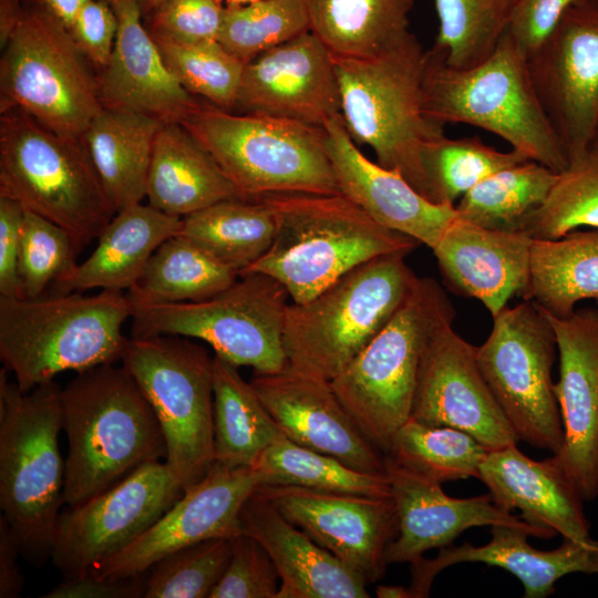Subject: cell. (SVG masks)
I'll use <instances>...</instances> for the list:
<instances>
[{
	"instance_id": "obj_1",
	"label": "cell",
	"mask_w": 598,
	"mask_h": 598,
	"mask_svg": "<svg viewBox=\"0 0 598 598\" xmlns=\"http://www.w3.org/2000/svg\"><path fill=\"white\" fill-rule=\"evenodd\" d=\"M64 503L76 506L142 465L166 458V443L150 403L130 372L114 363L82 372L61 389Z\"/></svg>"
},
{
	"instance_id": "obj_2",
	"label": "cell",
	"mask_w": 598,
	"mask_h": 598,
	"mask_svg": "<svg viewBox=\"0 0 598 598\" xmlns=\"http://www.w3.org/2000/svg\"><path fill=\"white\" fill-rule=\"evenodd\" d=\"M260 198L275 215L274 241L240 275L272 277L295 303L312 299L364 261L392 252L409 255L420 245L380 225L341 193H283Z\"/></svg>"
},
{
	"instance_id": "obj_3",
	"label": "cell",
	"mask_w": 598,
	"mask_h": 598,
	"mask_svg": "<svg viewBox=\"0 0 598 598\" xmlns=\"http://www.w3.org/2000/svg\"><path fill=\"white\" fill-rule=\"evenodd\" d=\"M133 306L123 291L0 296V358L28 392L65 372H82L122 359L123 324Z\"/></svg>"
},
{
	"instance_id": "obj_4",
	"label": "cell",
	"mask_w": 598,
	"mask_h": 598,
	"mask_svg": "<svg viewBox=\"0 0 598 598\" xmlns=\"http://www.w3.org/2000/svg\"><path fill=\"white\" fill-rule=\"evenodd\" d=\"M0 371V507L22 556L34 566L51 558L64 504L61 388L52 382L28 392Z\"/></svg>"
},
{
	"instance_id": "obj_5",
	"label": "cell",
	"mask_w": 598,
	"mask_h": 598,
	"mask_svg": "<svg viewBox=\"0 0 598 598\" xmlns=\"http://www.w3.org/2000/svg\"><path fill=\"white\" fill-rule=\"evenodd\" d=\"M423 107L444 125L463 123L491 132L555 173L569 165L536 94L527 56L506 31L485 60L467 69L446 64L434 48L426 51Z\"/></svg>"
},
{
	"instance_id": "obj_6",
	"label": "cell",
	"mask_w": 598,
	"mask_h": 598,
	"mask_svg": "<svg viewBox=\"0 0 598 598\" xmlns=\"http://www.w3.org/2000/svg\"><path fill=\"white\" fill-rule=\"evenodd\" d=\"M333 59L341 116L352 141L369 145L378 164L398 172L430 200L422 151L445 135V125L424 112L426 51L417 38L411 33L375 58Z\"/></svg>"
},
{
	"instance_id": "obj_7",
	"label": "cell",
	"mask_w": 598,
	"mask_h": 598,
	"mask_svg": "<svg viewBox=\"0 0 598 598\" xmlns=\"http://www.w3.org/2000/svg\"><path fill=\"white\" fill-rule=\"evenodd\" d=\"M408 255L378 256L352 268L312 299L288 306L287 369L331 381L391 319L417 276Z\"/></svg>"
},
{
	"instance_id": "obj_8",
	"label": "cell",
	"mask_w": 598,
	"mask_h": 598,
	"mask_svg": "<svg viewBox=\"0 0 598 598\" xmlns=\"http://www.w3.org/2000/svg\"><path fill=\"white\" fill-rule=\"evenodd\" d=\"M217 162L244 199L340 194L323 127L199 104L179 123Z\"/></svg>"
},
{
	"instance_id": "obj_9",
	"label": "cell",
	"mask_w": 598,
	"mask_h": 598,
	"mask_svg": "<svg viewBox=\"0 0 598 598\" xmlns=\"http://www.w3.org/2000/svg\"><path fill=\"white\" fill-rule=\"evenodd\" d=\"M0 196L64 228L78 249L117 213L82 140L62 136L18 109L1 113Z\"/></svg>"
},
{
	"instance_id": "obj_10",
	"label": "cell",
	"mask_w": 598,
	"mask_h": 598,
	"mask_svg": "<svg viewBox=\"0 0 598 598\" xmlns=\"http://www.w3.org/2000/svg\"><path fill=\"white\" fill-rule=\"evenodd\" d=\"M454 309L440 285L417 277L411 291L331 386L363 434L385 455L411 417L424 350Z\"/></svg>"
},
{
	"instance_id": "obj_11",
	"label": "cell",
	"mask_w": 598,
	"mask_h": 598,
	"mask_svg": "<svg viewBox=\"0 0 598 598\" xmlns=\"http://www.w3.org/2000/svg\"><path fill=\"white\" fill-rule=\"evenodd\" d=\"M289 293L272 277L244 274L221 292L194 302L133 306V337L202 340L215 354L259 374L287 368L283 330Z\"/></svg>"
},
{
	"instance_id": "obj_12",
	"label": "cell",
	"mask_w": 598,
	"mask_h": 598,
	"mask_svg": "<svg viewBox=\"0 0 598 598\" xmlns=\"http://www.w3.org/2000/svg\"><path fill=\"white\" fill-rule=\"evenodd\" d=\"M122 365L154 411L184 489L215 463L213 357L177 336L127 338Z\"/></svg>"
},
{
	"instance_id": "obj_13",
	"label": "cell",
	"mask_w": 598,
	"mask_h": 598,
	"mask_svg": "<svg viewBox=\"0 0 598 598\" xmlns=\"http://www.w3.org/2000/svg\"><path fill=\"white\" fill-rule=\"evenodd\" d=\"M83 56L47 10L23 11L1 56V113L21 110L55 133L81 140L103 107Z\"/></svg>"
},
{
	"instance_id": "obj_14",
	"label": "cell",
	"mask_w": 598,
	"mask_h": 598,
	"mask_svg": "<svg viewBox=\"0 0 598 598\" xmlns=\"http://www.w3.org/2000/svg\"><path fill=\"white\" fill-rule=\"evenodd\" d=\"M556 350L545 312L525 299L493 317L487 339L476 347L480 370L518 439L553 454L564 442L551 379Z\"/></svg>"
},
{
	"instance_id": "obj_15",
	"label": "cell",
	"mask_w": 598,
	"mask_h": 598,
	"mask_svg": "<svg viewBox=\"0 0 598 598\" xmlns=\"http://www.w3.org/2000/svg\"><path fill=\"white\" fill-rule=\"evenodd\" d=\"M167 463L142 465L117 484L61 513L51 559L64 579L86 576L146 532L183 494Z\"/></svg>"
},
{
	"instance_id": "obj_16",
	"label": "cell",
	"mask_w": 598,
	"mask_h": 598,
	"mask_svg": "<svg viewBox=\"0 0 598 598\" xmlns=\"http://www.w3.org/2000/svg\"><path fill=\"white\" fill-rule=\"evenodd\" d=\"M527 64L570 164L588 152L598 121V0L574 2Z\"/></svg>"
},
{
	"instance_id": "obj_17",
	"label": "cell",
	"mask_w": 598,
	"mask_h": 598,
	"mask_svg": "<svg viewBox=\"0 0 598 598\" xmlns=\"http://www.w3.org/2000/svg\"><path fill=\"white\" fill-rule=\"evenodd\" d=\"M258 485L260 476L251 466L229 467L215 462L146 532L87 575L110 579L143 576L178 549L241 534L239 513Z\"/></svg>"
},
{
	"instance_id": "obj_18",
	"label": "cell",
	"mask_w": 598,
	"mask_h": 598,
	"mask_svg": "<svg viewBox=\"0 0 598 598\" xmlns=\"http://www.w3.org/2000/svg\"><path fill=\"white\" fill-rule=\"evenodd\" d=\"M452 324L439 328L424 350L411 419L463 431L488 451L517 444L516 432L480 370L476 347Z\"/></svg>"
},
{
	"instance_id": "obj_19",
	"label": "cell",
	"mask_w": 598,
	"mask_h": 598,
	"mask_svg": "<svg viewBox=\"0 0 598 598\" xmlns=\"http://www.w3.org/2000/svg\"><path fill=\"white\" fill-rule=\"evenodd\" d=\"M256 492L318 545L358 571L367 582H375L384 576L386 548L399 530L391 496L289 485H258Z\"/></svg>"
},
{
	"instance_id": "obj_20",
	"label": "cell",
	"mask_w": 598,
	"mask_h": 598,
	"mask_svg": "<svg viewBox=\"0 0 598 598\" xmlns=\"http://www.w3.org/2000/svg\"><path fill=\"white\" fill-rule=\"evenodd\" d=\"M544 312L559 354L554 392L564 442L553 457L584 501H591L598 496V308L576 309L567 317Z\"/></svg>"
},
{
	"instance_id": "obj_21",
	"label": "cell",
	"mask_w": 598,
	"mask_h": 598,
	"mask_svg": "<svg viewBox=\"0 0 598 598\" xmlns=\"http://www.w3.org/2000/svg\"><path fill=\"white\" fill-rule=\"evenodd\" d=\"M323 127L341 114L334 59L311 32L245 64L234 109Z\"/></svg>"
},
{
	"instance_id": "obj_22",
	"label": "cell",
	"mask_w": 598,
	"mask_h": 598,
	"mask_svg": "<svg viewBox=\"0 0 598 598\" xmlns=\"http://www.w3.org/2000/svg\"><path fill=\"white\" fill-rule=\"evenodd\" d=\"M281 434L360 472L385 475V455L363 434L330 381L290 369L250 380Z\"/></svg>"
},
{
	"instance_id": "obj_23",
	"label": "cell",
	"mask_w": 598,
	"mask_h": 598,
	"mask_svg": "<svg viewBox=\"0 0 598 598\" xmlns=\"http://www.w3.org/2000/svg\"><path fill=\"white\" fill-rule=\"evenodd\" d=\"M384 467L399 523L398 535L386 548L388 564L416 563L427 550L451 545L464 530L475 526H516L540 538L556 534L499 507L489 493L454 498L443 492L442 484L398 464L388 455Z\"/></svg>"
},
{
	"instance_id": "obj_24",
	"label": "cell",
	"mask_w": 598,
	"mask_h": 598,
	"mask_svg": "<svg viewBox=\"0 0 598 598\" xmlns=\"http://www.w3.org/2000/svg\"><path fill=\"white\" fill-rule=\"evenodd\" d=\"M323 128L340 193L380 225L432 249L458 217L455 205L429 200L398 172L365 157L347 132L341 114Z\"/></svg>"
},
{
	"instance_id": "obj_25",
	"label": "cell",
	"mask_w": 598,
	"mask_h": 598,
	"mask_svg": "<svg viewBox=\"0 0 598 598\" xmlns=\"http://www.w3.org/2000/svg\"><path fill=\"white\" fill-rule=\"evenodd\" d=\"M106 1L118 27L111 58L96 79L102 105L140 112L162 123H181L200 103L167 68L142 23L137 0Z\"/></svg>"
},
{
	"instance_id": "obj_26",
	"label": "cell",
	"mask_w": 598,
	"mask_h": 598,
	"mask_svg": "<svg viewBox=\"0 0 598 598\" xmlns=\"http://www.w3.org/2000/svg\"><path fill=\"white\" fill-rule=\"evenodd\" d=\"M528 536L530 533L520 527L494 525L491 526V540L485 545L451 544L440 548L433 559L422 557L411 564L410 597H427L437 574L461 563H483L509 571L523 584L525 598L551 595L556 581L569 574L598 575V540L564 539L559 547L542 550L528 544Z\"/></svg>"
},
{
	"instance_id": "obj_27",
	"label": "cell",
	"mask_w": 598,
	"mask_h": 598,
	"mask_svg": "<svg viewBox=\"0 0 598 598\" xmlns=\"http://www.w3.org/2000/svg\"><path fill=\"white\" fill-rule=\"evenodd\" d=\"M534 239L525 231L484 228L457 217L432 248L451 288L480 300L492 318L530 281Z\"/></svg>"
},
{
	"instance_id": "obj_28",
	"label": "cell",
	"mask_w": 598,
	"mask_h": 598,
	"mask_svg": "<svg viewBox=\"0 0 598 598\" xmlns=\"http://www.w3.org/2000/svg\"><path fill=\"white\" fill-rule=\"evenodd\" d=\"M241 532L270 555L279 574L277 598H368L365 579L256 491L239 513Z\"/></svg>"
},
{
	"instance_id": "obj_29",
	"label": "cell",
	"mask_w": 598,
	"mask_h": 598,
	"mask_svg": "<svg viewBox=\"0 0 598 598\" xmlns=\"http://www.w3.org/2000/svg\"><path fill=\"white\" fill-rule=\"evenodd\" d=\"M478 478L488 487L495 504L508 512L520 511L526 522L550 528L564 539H592L584 498L553 456L536 461L516 444L488 451Z\"/></svg>"
},
{
	"instance_id": "obj_30",
	"label": "cell",
	"mask_w": 598,
	"mask_h": 598,
	"mask_svg": "<svg viewBox=\"0 0 598 598\" xmlns=\"http://www.w3.org/2000/svg\"><path fill=\"white\" fill-rule=\"evenodd\" d=\"M182 219L142 203L117 212L92 254L55 282L59 293L131 289L155 250L179 234Z\"/></svg>"
},
{
	"instance_id": "obj_31",
	"label": "cell",
	"mask_w": 598,
	"mask_h": 598,
	"mask_svg": "<svg viewBox=\"0 0 598 598\" xmlns=\"http://www.w3.org/2000/svg\"><path fill=\"white\" fill-rule=\"evenodd\" d=\"M146 197L154 208L181 218L220 200L243 198L215 158L179 123H164L156 135Z\"/></svg>"
},
{
	"instance_id": "obj_32",
	"label": "cell",
	"mask_w": 598,
	"mask_h": 598,
	"mask_svg": "<svg viewBox=\"0 0 598 598\" xmlns=\"http://www.w3.org/2000/svg\"><path fill=\"white\" fill-rule=\"evenodd\" d=\"M163 124L140 112L103 106L84 132L81 140L116 212L146 197L154 142Z\"/></svg>"
},
{
	"instance_id": "obj_33",
	"label": "cell",
	"mask_w": 598,
	"mask_h": 598,
	"mask_svg": "<svg viewBox=\"0 0 598 598\" xmlns=\"http://www.w3.org/2000/svg\"><path fill=\"white\" fill-rule=\"evenodd\" d=\"M415 0H306L310 31L333 58L370 59L404 42Z\"/></svg>"
},
{
	"instance_id": "obj_34",
	"label": "cell",
	"mask_w": 598,
	"mask_h": 598,
	"mask_svg": "<svg viewBox=\"0 0 598 598\" xmlns=\"http://www.w3.org/2000/svg\"><path fill=\"white\" fill-rule=\"evenodd\" d=\"M524 299L555 317L571 315L582 300L598 303V228L576 229L557 239H534Z\"/></svg>"
},
{
	"instance_id": "obj_35",
	"label": "cell",
	"mask_w": 598,
	"mask_h": 598,
	"mask_svg": "<svg viewBox=\"0 0 598 598\" xmlns=\"http://www.w3.org/2000/svg\"><path fill=\"white\" fill-rule=\"evenodd\" d=\"M215 462L252 466L282 434L238 367L213 357Z\"/></svg>"
},
{
	"instance_id": "obj_36",
	"label": "cell",
	"mask_w": 598,
	"mask_h": 598,
	"mask_svg": "<svg viewBox=\"0 0 598 598\" xmlns=\"http://www.w3.org/2000/svg\"><path fill=\"white\" fill-rule=\"evenodd\" d=\"M239 272L181 234L166 239L127 290L132 306L194 302L233 285Z\"/></svg>"
},
{
	"instance_id": "obj_37",
	"label": "cell",
	"mask_w": 598,
	"mask_h": 598,
	"mask_svg": "<svg viewBox=\"0 0 598 598\" xmlns=\"http://www.w3.org/2000/svg\"><path fill=\"white\" fill-rule=\"evenodd\" d=\"M276 219L262 199L230 198L183 217L179 234L239 275L270 248Z\"/></svg>"
},
{
	"instance_id": "obj_38",
	"label": "cell",
	"mask_w": 598,
	"mask_h": 598,
	"mask_svg": "<svg viewBox=\"0 0 598 598\" xmlns=\"http://www.w3.org/2000/svg\"><path fill=\"white\" fill-rule=\"evenodd\" d=\"M558 173L535 161L503 168L465 193L455 205L458 217L503 231H524L543 205Z\"/></svg>"
},
{
	"instance_id": "obj_39",
	"label": "cell",
	"mask_w": 598,
	"mask_h": 598,
	"mask_svg": "<svg viewBox=\"0 0 598 598\" xmlns=\"http://www.w3.org/2000/svg\"><path fill=\"white\" fill-rule=\"evenodd\" d=\"M260 485H289L374 497L391 496L385 475L354 470L338 458L298 445L283 435L251 466Z\"/></svg>"
},
{
	"instance_id": "obj_40",
	"label": "cell",
	"mask_w": 598,
	"mask_h": 598,
	"mask_svg": "<svg viewBox=\"0 0 598 598\" xmlns=\"http://www.w3.org/2000/svg\"><path fill=\"white\" fill-rule=\"evenodd\" d=\"M488 450L472 435L409 419L394 434L385 455L439 484L480 476Z\"/></svg>"
},
{
	"instance_id": "obj_41",
	"label": "cell",
	"mask_w": 598,
	"mask_h": 598,
	"mask_svg": "<svg viewBox=\"0 0 598 598\" xmlns=\"http://www.w3.org/2000/svg\"><path fill=\"white\" fill-rule=\"evenodd\" d=\"M529 161L523 153L495 150L478 138L442 135L425 144L422 164L430 200L452 204L489 175Z\"/></svg>"
},
{
	"instance_id": "obj_42",
	"label": "cell",
	"mask_w": 598,
	"mask_h": 598,
	"mask_svg": "<svg viewBox=\"0 0 598 598\" xmlns=\"http://www.w3.org/2000/svg\"><path fill=\"white\" fill-rule=\"evenodd\" d=\"M514 0H435L433 48L446 64L467 69L485 60L504 35Z\"/></svg>"
},
{
	"instance_id": "obj_43",
	"label": "cell",
	"mask_w": 598,
	"mask_h": 598,
	"mask_svg": "<svg viewBox=\"0 0 598 598\" xmlns=\"http://www.w3.org/2000/svg\"><path fill=\"white\" fill-rule=\"evenodd\" d=\"M308 31L306 0H259L225 8L218 42L247 64Z\"/></svg>"
},
{
	"instance_id": "obj_44",
	"label": "cell",
	"mask_w": 598,
	"mask_h": 598,
	"mask_svg": "<svg viewBox=\"0 0 598 598\" xmlns=\"http://www.w3.org/2000/svg\"><path fill=\"white\" fill-rule=\"evenodd\" d=\"M581 228H598V155L591 152L558 173L524 231L533 239L549 240Z\"/></svg>"
},
{
	"instance_id": "obj_45",
	"label": "cell",
	"mask_w": 598,
	"mask_h": 598,
	"mask_svg": "<svg viewBox=\"0 0 598 598\" xmlns=\"http://www.w3.org/2000/svg\"><path fill=\"white\" fill-rule=\"evenodd\" d=\"M154 40L167 68L190 94L200 95L219 109L235 107L245 68L240 59L217 40L196 43Z\"/></svg>"
},
{
	"instance_id": "obj_46",
	"label": "cell",
	"mask_w": 598,
	"mask_h": 598,
	"mask_svg": "<svg viewBox=\"0 0 598 598\" xmlns=\"http://www.w3.org/2000/svg\"><path fill=\"white\" fill-rule=\"evenodd\" d=\"M234 537H215L171 553L146 577L144 598H206L221 579Z\"/></svg>"
},
{
	"instance_id": "obj_47",
	"label": "cell",
	"mask_w": 598,
	"mask_h": 598,
	"mask_svg": "<svg viewBox=\"0 0 598 598\" xmlns=\"http://www.w3.org/2000/svg\"><path fill=\"white\" fill-rule=\"evenodd\" d=\"M78 250L64 228L24 209L18 261L21 297H40L51 281L69 275Z\"/></svg>"
},
{
	"instance_id": "obj_48",
	"label": "cell",
	"mask_w": 598,
	"mask_h": 598,
	"mask_svg": "<svg viewBox=\"0 0 598 598\" xmlns=\"http://www.w3.org/2000/svg\"><path fill=\"white\" fill-rule=\"evenodd\" d=\"M279 574L262 545L241 533L234 538L228 566L209 598H277Z\"/></svg>"
},
{
	"instance_id": "obj_49",
	"label": "cell",
	"mask_w": 598,
	"mask_h": 598,
	"mask_svg": "<svg viewBox=\"0 0 598 598\" xmlns=\"http://www.w3.org/2000/svg\"><path fill=\"white\" fill-rule=\"evenodd\" d=\"M224 10L216 0H164L148 14V31L181 43L218 41Z\"/></svg>"
},
{
	"instance_id": "obj_50",
	"label": "cell",
	"mask_w": 598,
	"mask_h": 598,
	"mask_svg": "<svg viewBox=\"0 0 598 598\" xmlns=\"http://www.w3.org/2000/svg\"><path fill=\"white\" fill-rule=\"evenodd\" d=\"M577 0H514L506 32L528 58L553 34Z\"/></svg>"
},
{
	"instance_id": "obj_51",
	"label": "cell",
	"mask_w": 598,
	"mask_h": 598,
	"mask_svg": "<svg viewBox=\"0 0 598 598\" xmlns=\"http://www.w3.org/2000/svg\"><path fill=\"white\" fill-rule=\"evenodd\" d=\"M117 27V18L110 3L91 0L80 11L69 32L83 55L103 69L111 58Z\"/></svg>"
},
{
	"instance_id": "obj_52",
	"label": "cell",
	"mask_w": 598,
	"mask_h": 598,
	"mask_svg": "<svg viewBox=\"0 0 598 598\" xmlns=\"http://www.w3.org/2000/svg\"><path fill=\"white\" fill-rule=\"evenodd\" d=\"M24 208L0 196V296L21 297L18 261Z\"/></svg>"
},
{
	"instance_id": "obj_53",
	"label": "cell",
	"mask_w": 598,
	"mask_h": 598,
	"mask_svg": "<svg viewBox=\"0 0 598 598\" xmlns=\"http://www.w3.org/2000/svg\"><path fill=\"white\" fill-rule=\"evenodd\" d=\"M146 577L121 579L96 578L86 575L74 579H63L43 598H140L144 597Z\"/></svg>"
},
{
	"instance_id": "obj_54",
	"label": "cell",
	"mask_w": 598,
	"mask_h": 598,
	"mask_svg": "<svg viewBox=\"0 0 598 598\" xmlns=\"http://www.w3.org/2000/svg\"><path fill=\"white\" fill-rule=\"evenodd\" d=\"M19 540L3 515H0V598H16L24 587L18 557Z\"/></svg>"
},
{
	"instance_id": "obj_55",
	"label": "cell",
	"mask_w": 598,
	"mask_h": 598,
	"mask_svg": "<svg viewBox=\"0 0 598 598\" xmlns=\"http://www.w3.org/2000/svg\"><path fill=\"white\" fill-rule=\"evenodd\" d=\"M68 30L84 6L91 0H35Z\"/></svg>"
},
{
	"instance_id": "obj_56",
	"label": "cell",
	"mask_w": 598,
	"mask_h": 598,
	"mask_svg": "<svg viewBox=\"0 0 598 598\" xmlns=\"http://www.w3.org/2000/svg\"><path fill=\"white\" fill-rule=\"evenodd\" d=\"M0 12V40L3 48L18 24L23 10L20 9L18 0H1Z\"/></svg>"
},
{
	"instance_id": "obj_57",
	"label": "cell",
	"mask_w": 598,
	"mask_h": 598,
	"mask_svg": "<svg viewBox=\"0 0 598 598\" xmlns=\"http://www.w3.org/2000/svg\"><path fill=\"white\" fill-rule=\"evenodd\" d=\"M379 598H411L409 588L394 585H380L375 588Z\"/></svg>"
},
{
	"instance_id": "obj_58",
	"label": "cell",
	"mask_w": 598,
	"mask_h": 598,
	"mask_svg": "<svg viewBox=\"0 0 598 598\" xmlns=\"http://www.w3.org/2000/svg\"><path fill=\"white\" fill-rule=\"evenodd\" d=\"M164 0H137L142 14H150L153 12Z\"/></svg>"
},
{
	"instance_id": "obj_59",
	"label": "cell",
	"mask_w": 598,
	"mask_h": 598,
	"mask_svg": "<svg viewBox=\"0 0 598 598\" xmlns=\"http://www.w3.org/2000/svg\"><path fill=\"white\" fill-rule=\"evenodd\" d=\"M588 152H591V153L598 155V121H597V124H596V127H595V131H594V134H592V137H591V142H590Z\"/></svg>"
},
{
	"instance_id": "obj_60",
	"label": "cell",
	"mask_w": 598,
	"mask_h": 598,
	"mask_svg": "<svg viewBox=\"0 0 598 598\" xmlns=\"http://www.w3.org/2000/svg\"><path fill=\"white\" fill-rule=\"evenodd\" d=\"M259 0H227L228 6H245Z\"/></svg>"
},
{
	"instance_id": "obj_61",
	"label": "cell",
	"mask_w": 598,
	"mask_h": 598,
	"mask_svg": "<svg viewBox=\"0 0 598 598\" xmlns=\"http://www.w3.org/2000/svg\"><path fill=\"white\" fill-rule=\"evenodd\" d=\"M216 1H219V2H220L221 0H216Z\"/></svg>"
}]
</instances>
